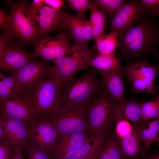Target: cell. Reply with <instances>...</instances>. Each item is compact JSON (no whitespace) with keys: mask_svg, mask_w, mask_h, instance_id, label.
<instances>
[{"mask_svg":"<svg viewBox=\"0 0 159 159\" xmlns=\"http://www.w3.org/2000/svg\"><path fill=\"white\" fill-rule=\"evenodd\" d=\"M117 48L127 59L151 53L157 57L159 45V28L153 18L143 14L140 23L132 26L118 37Z\"/></svg>","mask_w":159,"mask_h":159,"instance_id":"6da1fadb","label":"cell"},{"mask_svg":"<svg viewBox=\"0 0 159 159\" xmlns=\"http://www.w3.org/2000/svg\"><path fill=\"white\" fill-rule=\"evenodd\" d=\"M62 83L52 67L45 77L24 92V98L30 104L37 117L48 119L60 105Z\"/></svg>","mask_w":159,"mask_h":159,"instance_id":"7a4b0ae2","label":"cell"},{"mask_svg":"<svg viewBox=\"0 0 159 159\" xmlns=\"http://www.w3.org/2000/svg\"><path fill=\"white\" fill-rule=\"evenodd\" d=\"M96 73L90 70L80 78L73 77L63 83L60 105H90L95 95L105 89Z\"/></svg>","mask_w":159,"mask_h":159,"instance_id":"3957f363","label":"cell"},{"mask_svg":"<svg viewBox=\"0 0 159 159\" xmlns=\"http://www.w3.org/2000/svg\"><path fill=\"white\" fill-rule=\"evenodd\" d=\"M90 105H59L48 119L59 136L79 132L88 133L87 113Z\"/></svg>","mask_w":159,"mask_h":159,"instance_id":"277c9868","label":"cell"},{"mask_svg":"<svg viewBox=\"0 0 159 159\" xmlns=\"http://www.w3.org/2000/svg\"><path fill=\"white\" fill-rule=\"evenodd\" d=\"M96 55V52L88 46L74 42L66 55L53 62L54 65L52 68L63 83L73 77L78 71L86 69Z\"/></svg>","mask_w":159,"mask_h":159,"instance_id":"5b68a950","label":"cell"},{"mask_svg":"<svg viewBox=\"0 0 159 159\" xmlns=\"http://www.w3.org/2000/svg\"><path fill=\"white\" fill-rule=\"evenodd\" d=\"M6 2L10 9V19L4 29L9 31L13 37L24 46L33 44L38 36L28 12V2L25 0Z\"/></svg>","mask_w":159,"mask_h":159,"instance_id":"8992f818","label":"cell"},{"mask_svg":"<svg viewBox=\"0 0 159 159\" xmlns=\"http://www.w3.org/2000/svg\"><path fill=\"white\" fill-rule=\"evenodd\" d=\"M89 106L87 113L88 132L96 135L107 131L112 122V113L116 102L109 96L105 89L97 95Z\"/></svg>","mask_w":159,"mask_h":159,"instance_id":"52a82bcc","label":"cell"},{"mask_svg":"<svg viewBox=\"0 0 159 159\" xmlns=\"http://www.w3.org/2000/svg\"><path fill=\"white\" fill-rule=\"evenodd\" d=\"M69 32H62L52 37L48 35L36 39L33 43L34 57L39 56L42 60L54 61L66 55L71 46Z\"/></svg>","mask_w":159,"mask_h":159,"instance_id":"ba28073f","label":"cell"},{"mask_svg":"<svg viewBox=\"0 0 159 159\" xmlns=\"http://www.w3.org/2000/svg\"><path fill=\"white\" fill-rule=\"evenodd\" d=\"M27 10L38 38L52 32L65 30L63 11H56L45 5L35 7L29 4Z\"/></svg>","mask_w":159,"mask_h":159,"instance_id":"9c48e42d","label":"cell"},{"mask_svg":"<svg viewBox=\"0 0 159 159\" xmlns=\"http://www.w3.org/2000/svg\"><path fill=\"white\" fill-rule=\"evenodd\" d=\"M58 137L57 131L48 119L37 117L29 126L27 143L45 151L51 156Z\"/></svg>","mask_w":159,"mask_h":159,"instance_id":"30bf717a","label":"cell"},{"mask_svg":"<svg viewBox=\"0 0 159 159\" xmlns=\"http://www.w3.org/2000/svg\"><path fill=\"white\" fill-rule=\"evenodd\" d=\"M144 14L139 1L129 0L110 21L107 29L115 32L119 37L135 23L140 21Z\"/></svg>","mask_w":159,"mask_h":159,"instance_id":"8fae6325","label":"cell"},{"mask_svg":"<svg viewBox=\"0 0 159 159\" xmlns=\"http://www.w3.org/2000/svg\"><path fill=\"white\" fill-rule=\"evenodd\" d=\"M52 67L47 62L33 58L22 68L11 72L10 76L17 82L24 92L50 72Z\"/></svg>","mask_w":159,"mask_h":159,"instance_id":"7c38bea8","label":"cell"},{"mask_svg":"<svg viewBox=\"0 0 159 159\" xmlns=\"http://www.w3.org/2000/svg\"><path fill=\"white\" fill-rule=\"evenodd\" d=\"M24 45L12 40L7 44L0 57V71L11 72L22 68L33 58L32 52L24 49Z\"/></svg>","mask_w":159,"mask_h":159,"instance_id":"4fadbf2b","label":"cell"},{"mask_svg":"<svg viewBox=\"0 0 159 159\" xmlns=\"http://www.w3.org/2000/svg\"><path fill=\"white\" fill-rule=\"evenodd\" d=\"M0 113L4 118L20 120L29 126L37 117L30 104L24 98L0 100Z\"/></svg>","mask_w":159,"mask_h":159,"instance_id":"5bb4252c","label":"cell"},{"mask_svg":"<svg viewBox=\"0 0 159 159\" xmlns=\"http://www.w3.org/2000/svg\"><path fill=\"white\" fill-rule=\"evenodd\" d=\"M6 140L10 148L20 146L24 148L27 143L29 126L20 120L11 118H4Z\"/></svg>","mask_w":159,"mask_h":159,"instance_id":"9a60e30c","label":"cell"},{"mask_svg":"<svg viewBox=\"0 0 159 159\" xmlns=\"http://www.w3.org/2000/svg\"><path fill=\"white\" fill-rule=\"evenodd\" d=\"M92 135L87 132H79L59 135L51 153V159L80 148L87 142Z\"/></svg>","mask_w":159,"mask_h":159,"instance_id":"2e32d148","label":"cell"},{"mask_svg":"<svg viewBox=\"0 0 159 159\" xmlns=\"http://www.w3.org/2000/svg\"><path fill=\"white\" fill-rule=\"evenodd\" d=\"M112 116V122L124 120L132 122L133 125H140L142 123L140 103L125 99L120 103L116 102Z\"/></svg>","mask_w":159,"mask_h":159,"instance_id":"e0dca14e","label":"cell"},{"mask_svg":"<svg viewBox=\"0 0 159 159\" xmlns=\"http://www.w3.org/2000/svg\"><path fill=\"white\" fill-rule=\"evenodd\" d=\"M124 69L121 71L104 72L95 71L103 78L105 88L111 98L118 103L125 99V89L123 77L125 74Z\"/></svg>","mask_w":159,"mask_h":159,"instance_id":"ac0fdd59","label":"cell"},{"mask_svg":"<svg viewBox=\"0 0 159 159\" xmlns=\"http://www.w3.org/2000/svg\"><path fill=\"white\" fill-rule=\"evenodd\" d=\"M106 132L92 135L89 140L80 148L51 159H82L98 152L106 138Z\"/></svg>","mask_w":159,"mask_h":159,"instance_id":"d6986e66","label":"cell"},{"mask_svg":"<svg viewBox=\"0 0 159 159\" xmlns=\"http://www.w3.org/2000/svg\"><path fill=\"white\" fill-rule=\"evenodd\" d=\"M159 67L151 64L145 59L128 64L124 71L127 77L154 83Z\"/></svg>","mask_w":159,"mask_h":159,"instance_id":"ffe728a7","label":"cell"},{"mask_svg":"<svg viewBox=\"0 0 159 159\" xmlns=\"http://www.w3.org/2000/svg\"><path fill=\"white\" fill-rule=\"evenodd\" d=\"M64 25L65 30L68 29L74 42L88 46L85 39V32L87 21L63 11Z\"/></svg>","mask_w":159,"mask_h":159,"instance_id":"44dd1931","label":"cell"},{"mask_svg":"<svg viewBox=\"0 0 159 159\" xmlns=\"http://www.w3.org/2000/svg\"><path fill=\"white\" fill-rule=\"evenodd\" d=\"M138 125L133 124V131L130 134L122 139L117 140L120 152L125 159L135 158L140 151L142 141L138 132Z\"/></svg>","mask_w":159,"mask_h":159,"instance_id":"7402d4cb","label":"cell"},{"mask_svg":"<svg viewBox=\"0 0 159 159\" xmlns=\"http://www.w3.org/2000/svg\"><path fill=\"white\" fill-rule=\"evenodd\" d=\"M138 130L145 151L149 150L153 142L159 143V118L141 123L138 125Z\"/></svg>","mask_w":159,"mask_h":159,"instance_id":"603a6c76","label":"cell"},{"mask_svg":"<svg viewBox=\"0 0 159 159\" xmlns=\"http://www.w3.org/2000/svg\"><path fill=\"white\" fill-rule=\"evenodd\" d=\"M121 59L116 53L97 55L90 61L89 66L93 67L95 71L104 72L121 71L124 67L120 64Z\"/></svg>","mask_w":159,"mask_h":159,"instance_id":"cb8c5ba5","label":"cell"},{"mask_svg":"<svg viewBox=\"0 0 159 159\" xmlns=\"http://www.w3.org/2000/svg\"><path fill=\"white\" fill-rule=\"evenodd\" d=\"M92 1L91 6V16L89 21L92 28L93 40L95 42L104 34L107 23V14L95 5Z\"/></svg>","mask_w":159,"mask_h":159,"instance_id":"d4e9b609","label":"cell"},{"mask_svg":"<svg viewBox=\"0 0 159 159\" xmlns=\"http://www.w3.org/2000/svg\"><path fill=\"white\" fill-rule=\"evenodd\" d=\"M118 45V36L113 32L104 34L99 37L94 42L92 49L97 55H105L115 53Z\"/></svg>","mask_w":159,"mask_h":159,"instance_id":"484cf974","label":"cell"},{"mask_svg":"<svg viewBox=\"0 0 159 159\" xmlns=\"http://www.w3.org/2000/svg\"><path fill=\"white\" fill-rule=\"evenodd\" d=\"M97 159H125L122 155L116 137L106 138L99 152Z\"/></svg>","mask_w":159,"mask_h":159,"instance_id":"4316f807","label":"cell"},{"mask_svg":"<svg viewBox=\"0 0 159 159\" xmlns=\"http://www.w3.org/2000/svg\"><path fill=\"white\" fill-rule=\"evenodd\" d=\"M142 123L153 119L159 118V96L157 95L146 102L140 103Z\"/></svg>","mask_w":159,"mask_h":159,"instance_id":"83f0119b","label":"cell"},{"mask_svg":"<svg viewBox=\"0 0 159 159\" xmlns=\"http://www.w3.org/2000/svg\"><path fill=\"white\" fill-rule=\"evenodd\" d=\"M94 3L107 14L111 21L126 3L125 0H94Z\"/></svg>","mask_w":159,"mask_h":159,"instance_id":"f1b7e54d","label":"cell"},{"mask_svg":"<svg viewBox=\"0 0 159 159\" xmlns=\"http://www.w3.org/2000/svg\"><path fill=\"white\" fill-rule=\"evenodd\" d=\"M0 77L2 82L10 92L12 99H22L24 93L16 81L9 76L6 77L1 73L0 71Z\"/></svg>","mask_w":159,"mask_h":159,"instance_id":"f546056e","label":"cell"},{"mask_svg":"<svg viewBox=\"0 0 159 159\" xmlns=\"http://www.w3.org/2000/svg\"><path fill=\"white\" fill-rule=\"evenodd\" d=\"M69 9L76 11L77 15L84 20L85 18L86 11L90 9L92 3V0H67Z\"/></svg>","mask_w":159,"mask_h":159,"instance_id":"4dcf8cb0","label":"cell"},{"mask_svg":"<svg viewBox=\"0 0 159 159\" xmlns=\"http://www.w3.org/2000/svg\"><path fill=\"white\" fill-rule=\"evenodd\" d=\"M144 14L151 18L159 16V0H140Z\"/></svg>","mask_w":159,"mask_h":159,"instance_id":"1f68e13d","label":"cell"},{"mask_svg":"<svg viewBox=\"0 0 159 159\" xmlns=\"http://www.w3.org/2000/svg\"><path fill=\"white\" fill-rule=\"evenodd\" d=\"M133 126L129 121L121 120L116 122L115 127L116 138L117 140L122 139L130 134L133 131Z\"/></svg>","mask_w":159,"mask_h":159,"instance_id":"d6a6232c","label":"cell"},{"mask_svg":"<svg viewBox=\"0 0 159 159\" xmlns=\"http://www.w3.org/2000/svg\"><path fill=\"white\" fill-rule=\"evenodd\" d=\"M24 148L27 159H51L50 155L45 151L37 148L27 143Z\"/></svg>","mask_w":159,"mask_h":159,"instance_id":"836d02e7","label":"cell"},{"mask_svg":"<svg viewBox=\"0 0 159 159\" xmlns=\"http://www.w3.org/2000/svg\"><path fill=\"white\" fill-rule=\"evenodd\" d=\"M13 37L8 30L5 29L0 34V57L2 55L7 43L12 40Z\"/></svg>","mask_w":159,"mask_h":159,"instance_id":"e575fe53","label":"cell"},{"mask_svg":"<svg viewBox=\"0 0 159 159\" xmlns=\"http://www.w3.org/2000/svg\"><path fill=\"white\" fill-rule=\"evenodd\" d=\"M13 150L9 147L6 139L0 142V159H9Z\"/></svg>","mask_w":159,"mask_h":159,"instance_id":"d590c367","label":"cell"},{"mask_svg":"<svg viewBox=\"0 0 159 159\" xmlns=\"http://www.w3.org/2000/svg\"><path fill=\"white\" fill-rule=\"evenodd\" d=\"M44 5L59 11H61V7L66 2V1L62 0H44Z\"/></svg>","mask_w":159,"mask_h":159,"instance_id":"8d00e7d4","label":"cell"},{"mask_svg":"<svg viewBox=\"0 0 159 159\" xmlns=\"http://www.w3.org/2000/svg\"><path fill=\"white\" fill-rule=\"evenodd\" d=\"M9 99H12L11 95L0 77V100Z\"/></svg>","mask_w":159,"mask_h":159,"instance_id":"74e56055","label":"cell"},{"mask_svg":"<svg viewBox=\"0 0 159 159\" xmlns=\"http://www.w3.org/2000/svg\"><path fill=\"white\" fill-rule=\"evenodd\" d=\"M10 19L9 14H7L0 9V29L5 27L9 22Z\"/></svg>","mask_w":159,"mask_h":159,"instance_id":"f35d334b","label":"cell"},{"mask_svg":"<svg viewBox=\"0 0 159 159\" xmlns=\"http://www.w3.org/2000/svg\"><path fill=\"white\" fill-rule=\"evenodd\" d=\"M22 149L20 146L14 148L9 159H23Z\"/></svg>","mask_w":159,"mask_h":159,"instance_id":"ab89813d","label":"cell"},{"mask_svg":"<svg viewBox=\"0 0 159 159\" xmlns=\"http://www.w3.org/2000/svg\"><path fill=\"white\" fill-rule=\"evenodd\" d=\"M6 139L5 120L0 113V142Z\"/></svg>","mask_w":159,"mask_h":159,"instance_id":"60d3db41","label":"cell"},{"mask_svg":"<svg viewBox=\"0 0 159 159\" xmlns=\"http://www.w3.org/2000/svg\"><path fill=\"white\" fill-rule=\"evenodd\" d=\"M30 4L34 6H40L44 5V0H34Z\"/></svg>","mask_w":159,"mask_h":159,"instance_id":"b9f144b4","label":"cell"},{"mask_svg":"<svg viewBox=\"0 0 159 159\" xmlns=\"http://www.w3.org/2000/svg\"><path fill=\"white\" fill-rule=\"evenodd\" d=\"M145 159H159V152L156 151L153 154L145 156Z\"/></svg>","mask_w":159,"mask_h":159,"instance_id":"7bdbcfd3","label":"cell"},{"mask_svg":"<svg viewBox=\"0 0 159 159\" xmlns=\"http://www.w3.org/2000/svg\"><path fill=\"white\" fill-rule=\"evenodd\" d=\"M99 152L95 153L88 157L82 159H97Z\"/></svg>","mask_w":159,"mask_h":159,"instance_id":"ee69618b","label":"cell"}]
</instances>
